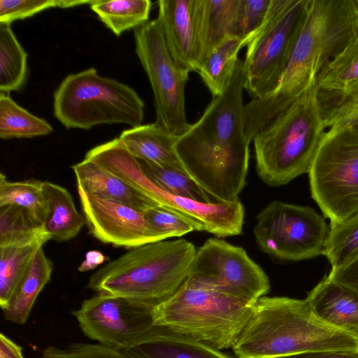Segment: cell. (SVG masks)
Masks as SVG:
<instances>
[{
	"label": "cell",
	"instance_id": "d590c367",
	"mask_svg": "<svg viewBox=\"0 0 358 358\" xmlns=\"http://www.w3.org/2000/svg\"><path fill=\"white\" fill-rule=\"evenodd\" d=\"M147 222L167 238L180 237L196 231L193 224L180 214L162 206L143 211Z\"/></svg>",
	"mask_w": 358,
	"mask_h": 358
},
{
	"label": "cell",
	"instance_id": "d4e9b609",
	"mask_svg": "<svg viewBox=\"0 0 358 358\" xmlns=\"http://www.w3.org/2000/svg\"><path fill=\"white\" fill-rule=\"evenodd\" d=\"M315 83L319 96L345 94L358 85V36L321 71Z\"/></svg>",
	"mask_w": 358,
	"mask_h": 358
},
{
	"label": "cell",
	"instance_id": "9a60e30c",
	"mask_svg": "<svg viewBox=\"0 0 358 358\" xmlns=\"http://www.w3.org/2000/svg\"><path fill=\"white\" fill-rule=\"evenodd\" d=\"M77 189L89 232L102 243L132 249L168 238L147 222L143 211Z\"/></svg>",
	"mask_w": 358,
	"mask_h": 358
},
{
	"label": "cell",
	"instance_id": "7c38bea8",
	"mask_svg": "<svg viewBox=\"0 0 358 358\" xmlns=\"http://www.w3.org/2000/svg\"><path fill=\"white\" fill-rule=\"evenodd\" d=\"M186 280L249 305L271 287L267 275L245 249L217 238L208 239L196 250Z\"/></svg>",
	"mask_w": 358,
	"mask_h": 358
},
{
	"label": "cell",
	"instance_id": "30bf717a",
	"mask_svg": "<svg viewBox=\"0 0 358 358\" xmlns=\"http://www.w3.org/2000/svg\"><path fill=\"white\" fill-rule=\"evenodd\" d=\"M135 51L150 81L155 123L179 136L190 124L185 111V90L189 72L173 61L157 17L134 29Z\"/></svg>",
	"mask_w": 358,
	"mask_h": 358
},
{
	"label": "cell",
	"instance_id": "ee69618b",
	"mask_svg": "<svg viewBox=\"0 0 358 358\" xmlns=\"http://www.w3.org/2000/svg\"><path fill=\"white\" fill-rule=\"evenodd\" d=\"M354 90H358V85L357 87H355L354 89H352V90L350 91H354ZM348 93V92H347Z\"/></svg>",
	"mask_w": 358,
	"mask_h": 358
},
{
	"label": "cell",
	"instance_id": "603a6c76",
	"mask_svg": "<svg viewBox=\"0 0 358 358\" xmlns=\"http://www.w3.org/2000/svg\"><path fill=\"white\" fill-rule=\"evenodd\" d=\"M248 41L236 36L224 38L206 57L198 72L213 97L221 95L234 73L240 50Z\"/></svg>",
	"mask_w": 358,
	"mask_h": 358
},
{
	"label": "cell",
	"instance_id": "44dd1931",
	"mask_svg": "<svg viewBox=\"0 0 358 358\" xmlns=\"http://www.w3.org/2000/svg\"><path fill=\"white\" fill-rule=\"evenodd\" d=\"M47 213L43 227L50 239L58 242L75 238L86 224L85 216L76 209L73 199L64 187L43 182Z\"/></svg>",
	"mask_w": 358,
	"mask_h": 358
},
{
	"label": "cell",
	"instance_id": "74e56055",
	"mask_svg": "<svg viewBox=\"0 0 358 358\" xmlns=\"http://www.w3.org/2000/svg\"><path fill=\"white\" fill-rule=\"evenodd\" d=\"M54 7L57 0H1L0 24H10Z\"/></svg>",
	"mask_w": 358,
	"mask_h": 358
},
{
	"label": "cell",
	"instance_id": "ffe728a7",
	"mask_svg": "<svg viewBox=\"0 0 358 358\" xmlns=\"http://www.w3.org/2000/svg\"><path fill=\"white\" fill-rule=\"evenodd\" d=\"M118 138L141 162L184 169L176 150L178 136L155 122L131 127Z\"/></svg>",
	"mask_w": 358,
	"mask_h": 358
},
{
	"label": "cell",
	"instance_id": "e575fe53",
	"mask_svg": "<svg viewBox=\"0 0 358 358\" xmlns=\"http://www.w3.org/2000/svg\"><path fill=\"white\" fill-rule=\"evenodd\" d=\"M271 1L240 0L233 36L245 38L248 43L264 22Z\"/></svg>",
	"mask_w": 358,
	"mask_h": 358
},
{
	"label": "cell",
	"instance_id": "83f0119b",
	"mask_svg": "<svg viewBox=\"0 0 358 358\" xmlns=\"http://www.w3.org/2000/svg\"><path fill=\"white\" fill-rule=\"evenodd\" d=\"M52 131V127L45 120L30 113L8 94L0 93L1 139L29 138L46 136Z\"/></svg>",
	"mask_w": 358,
	"mask_h": 358
},
{
	"label": "cell",
	"instance_id": "8992f818",
	"mask_svg": "<svg viewBox=\"0 0 358 358\" xmlns=\"http://www.w3.org/2000/svg\"><path fill=\"white\" fill-rule=\"evenodd\" d=\"M145 104L138 93L94 68L68 75L55 90L53 113L66 128L89 129L103 124L141 125Z\"/></svg>",
	"mask_w": 358,
	"mask_h": 358
},
{
	"label": "cell",
	"instance_id": "2e32d148",
	"mask_svg": "<svg viewBox=\"0 0 358 358\" xmlns=\"http://www.w3.org/2000/svg\"><path fill=\"white\" fill-rule=\"evenodd\" d=\"M157 6L173 61L183 70L198 71L203 58L204 0H159Z\"/></svg>",
	"mask_w": 358,
	"mask_h": 358
},
{
	"label": "cell",
	"instance_id": "6da1fadb",
	"mask_svg": "<svg viewBox=\"0 0 358 358\" xmlns=\"http://www.w3.org/2000/svg\"><path fill=\"white\" fill-rule=\"evenodd\" d=\"M244 83L239 59L226 90L213 97L176 144L185 171L216 202L237 199L245 184L250 141L245 129Z\"/></svg>",
	"mask_w": 358,
	"mask_h": 358
},
{
	"label": "cell",
	"instance_id": "60d3db41",
	"mask_svg": "<svg viewBox=\"0 0 358 358\" xmlns=\"http://www.w3.org/2000/svg\"><path fill=\"white\" fill-rule=\"evenodd\" d=\"M0 358H24L22 347L3 334H0Z\"/></svg>",
	"mask_w": 358,
	"mask_h": 358
},
{
	"label": "cell",
	"instance_id": "f546056e",
	"mask_svg": "<svg viewBox=\"0 0 358 358\" xmlns=\"http://www.w3.org/2000/svg\"><path fill=\"white\" fill-rule=\"evenodd\" d=\"M43 182L34 179L11 182L0 173V206L16 205L26 209L43 226L47 207Z\"/></svg>",
	"mask_w": 358,
	"mask_h": 358
},
{
	"label": "cell",
	"instance_id": "f1b7e54d",
	"mask_svg": "<svg viewBox=\"0 0 358 358\" xmlns=\"http://www.w3.org/2000/svg\"><path fill=\"white\" fill-rule=\"evenodd\" d=\"M239 5L240 0H204L203 62L224 38L233 36Z\"/></svg>",
	"mask_w": 358,
	"mask_h": 358
},
{
	"label": "cell",
	"instance_id": "7402d4cb",
	"mask_svg": "<svg viewBox=\"0 0 358 358\" xmlns=\"http://www.w3.org/2000/svg\"><path fill=\"white\" fill-rule=\"evenodd\" d=\"M52 270L51 260L43 247L40 248L9 303L3 309L6 320L17 324L27 321L38 296L50 280Z\"/></svg>",
	"mask_w": 358,
	"mask_h": 358
},
{
	"label": "cell",
	"instance_id": "836d02e7",
	"mask_svg": "<svg viewBox=\"0 0 358 358\" xmlns=\"http://www.w3.org/2000/svg\"><path fill=\"white\" fill-rule=\"evenodd\" d=\"M326 129L337 126L358 127V90L332 96H319Z\"/></svg>",
	"mask_w": 358,
	"mask_h": 358
},
{
	"label": "cell",
	"instance_id": "52a82bcc",
	"mask_svg": "<svg viewBox=\"0 0 358 358\" xmlns=\"http://www.w3.org/2000/svg\"><path fill=\"white\" fill-rule=\"evenodd\" d=\"M253 305L187 280L153 310L154 324L169 327L219 350L232 348Z\"/></svg>",
	"mask_w": 358,
	"mask_h": 358
},
{
	"label": "cell",
	"instance_id": "484cf974",
	"mask_svg": "<svg viewBox=\"0 0 358 358\" xmlns=\"http://www.w3.org/2000/svg\"><path fill=\"white\" fill-rule=\"evenodd\" d=\"M90 6L99 20L119 36L148 22L152 3L149 0H95Z\"/></svg>",
	"mask_w": 358,
	"mask_h": 358
},
{
	"label": "cell",
	"instance_id": "5bb4252c",
	"mask_svg": "<svg viewBox=\"0 0 358 358\" xmlns=\"http://www.w3.org/2000/svg\"><path fill=\"white\" fill-rule=\"evenodd\" d=\"M120 177L157 206L168 208L187 218L196 231H206L218 238L236 236L242 232L245 210L238 199L227 202L203 203L167 193L147 176L137 161L126 164Z\"/></svg>",
	"mask_w": 358,
	"mask_h": 358
},
{
	"label": "cell",
	"instance_id": "d6a6232c",
	"mask_svg": "<svg viewBox=\"0 0 358 358\" xmlns=\"http://www.w3.org/2000/svg\"><path fill=\"white\" fill-rule=\"evenodd\" d=\"M323 255L331 270L340 268L358 257V211L338 224H331Z\"/></svg>",
	"mask_w": 358,
	"mask_h": 358
},
{
	"label": "cell",
	"instance_id": "9c48e42d",
	"mask_svg": "<svg viewBox=\"0 0 358 358\" xmlns=\"http://www.w3.org/2000/svg\"><path fill=\"white\" fill-rule=\"evenodd\" d=\"M310 0H271L266 20L246 45L244 90L263 98L277 87L302 27Z\"/></svg>",
	"mask_w": 358,
	"mask_h": 358
},
{
	"label": "cell",
	"instance_id": "4dcf8cb0",
	"mask_svg": "<svg viewBox=\"0 0 358 358\" xmlns=\"http://www.w3.org/2000/svg\"><path fill=\"white\" fill-rule=\"evenodd\" d=\"M43 237L50 238L43 226L26 209L10 204L0 206V247L29 243Z\"/></svg>",
	"mask_w": 358,
	"mask_h": 358
},
{
	"label": "cell",
	"instance_id": "b9f144b4",
	"mask_svg": "<svg viewBox=\"0 0 358 358\" xmlns=\"http://www.w3.org/2000/svg\"><path fill=\"white\" fill-rule=\"evenodd\" d=\"M108 259L102 252L98 250H90L85 254V260L80 264L78 270L86 272L94 269Z\"/></svg>",
	"mask_w": 358,
	"mask_h": 358
},
{
	"label": "cell",
	"instance_id": "7a4b0ae2",
	"mask_svg": "<svg viewBox=\"0 0 358 358\" xmlns=\"http://www.w3.org/2000/svg\"><path fill=\"white\" fill-rule=\"evenodd\" d=\"M358 36L357 0H310L292 55L276 88L245 106L252 141L287 109L321 71Z\"/></svg>",
	"mask_w": 358,
	"mask_h": 358
},
{
	"label": "cell",
	"instance_id": "ab89813d",
	"mask_svg": "<svg viewBox=\"0 0 358 358\" xmlns=\"http://www.w3.org/2000/svg\"><path fill=\"white\" fill-rule=\"evenodd\" d=\"M276 358H358V351H311Z\"/></svg>",
	"mask_w": 358,
	"mask_h": 358
},
{
	"label": "cell",
	"instance_id": "ba28073f",
	"mask_svg": "<svg viewBox=\"0 0 358 358\" xmlns=\"http://www.w3.org/2000/svg\"><path fill=\"white\" fill-rule=\"evenodd\" d=\"M308 173L311 196L331 224L358 211V127L327 129Z\"/></svg>",
	"mask_w": 358,
	"mask_h": 358
},
{
	"label": "cell",
	"instance_id": "5b68a950",
	"mask_svg": "<svg viewBox=\"0 0 358 358\" xmlns=\"http://www.w3.org/2000/svg\"><path fill=\"white\" fill-rule=\"evenodd\" d=\"M326 131L314 83L253 138L259 178L276 187L308 173Z\"/></svg>",
	"mask_w": 358,
	"mask_h": 358
},
{
	"label": "cell",
	"instance_id": "277c9868",
	"mask_svg": "<svg viewBox=\"0 0 358 358\" xmlns=\"http://www.w3.org/2000/svg\"><path fill=\"white\" fill-rule=\"evenodd\" d=\"M196 252L192 243L182 238L132 248L92 274L87 287L155 308L185 282Z\"/></svg>",
	"mask_w": 358,
	"mask_h": 358
},
{
	"label": "cell",
	"instance_id": "cb8c5ba5",
	"mask_svg": "<svg viewBox=\"0 0 358 358\" xmlns=\"http://www.w3.org/2000/svg\"><path fill=\"white\" fill-rule=\"evenodd\" d=\"M50 240L0 247V306L4 309L27 273L38 249Z\"/></svg>",
	"mask_w": 358,
	"mask_h": 358
},
{
	"label": "cell",
	"instance_id": "3957f363",
	"mask_svg": "<svg viewBox=\"0 0 358 358\" xmlns=\"http://www.w3.org/2000/svg\"><path fill=\"white\" fill-rule=\"evenodd\" d=\"M238 358H276L311 351H358V331L319 318L306 299L262 296L232 348Z\"/></svg>",
	"mask_w": 358,
	"mask_h": 358
},
{
	"label": "cell",
	"instance_id": "d6986e66",
	"mask_svg": "<svg viewBox=\"0 0 358 358\" xmlns=\"http://www.w3.org/2000/svg\"><path fill=\"white\" fill-rule=\"evenodd\" d=\"M77 186L103 199L145 211L157 206L144 194L101 165L84 159L72 166Z\"/></svg>",
	"mask_w": 358,
	"mask_h": 358
},
{
	"label": "cell",
	"instance_id": "e0dca14e",
	"mask_svg": "<svg viewBox=\"0 0 358 358\" xmlns=\"http://www.w3.org/2000/svg\"><path fill=\"white\" fill-rule=\"evenodd\" d=\"M122 352L126 358H233L189 336L155 324Z\"/></svg>",
	"mask_w": 358,
	"mask_h": 358
},
{
	"label": "cell",
	"instance_id": "8d00e7d4",
	"mask_svg": "<svg viewBox=\"0 0 358 358\" xmlns=\"http://www.w3.org/2000/svg\"><path fill=\"white\" fill-rule=\"evenodd\" d=\"M40 358H126L122 352L100 343H73L66 347L48 346Z\"/></svg>",
	"mask_w": 358,
	"mask_h": 358
},
{
	"label": "cell",
	"instance_id": "1f68e13d",
	"mask_svg": "<svg viewBox=\"0 0 358 358\" xmlns=\"http://www.w3.org/2000/svg\"><path fill=\"white\" fill-rule=\"evenodd\" d=\"M139 162L147 176L167 193L203 203L215 202L185 169Z\"/></svg>",
	"mask_w": 358,
	"mask_h": 358
},
{
	"label": "cell",
	"instance_id": "4fadbf2b",
	"mask_svg": "<svg viewBox=\"0 0 358 358\" xmlns=\"http://www.w3.org/2000/svg\"><path fill=\"white\" fill-rule=\"evenodd\" d=\"M153 310L129 299L97 293L72 315L87 338L123 352L154 325Z\"/></svg>",
	"mask_w": 358,
	"mask_h": 358
},
{
	"label": "cell",
	"instance_id": "7bdbcfd3",
	"mask_svg": "<svg viewBox=\"0 0 358 358\" xmlns=\"http://www.w3.org/2000/svg\"><path fill=\"white\" fill-rule=\"evenodd\" d=\"M92 1H70V0H57V7L70 8L80 6L85 3L90 5Z\"/></svg>",
	"mask_w": 358,
	"mask_h": 358
},
{
	"label": "cell",
	"instance_id": "4316f807",
	"mask_svg": "<svg viewBox=\"0 0 358 358\" xmlns=\"http://www.w3.org/2000/svg\"><path fill=\"white\" fill-rule=\"evenodd\" d=\"M27 54L10 24H0V92L18 91L27 76Z\"/></svg>",
	"mask_w": 358,
	"mask_h": 358
},
{
	"label": "cell",
	"instance_id": "8fae6325",
	"mask_svg": "<svg viewBox=\"0 0 358 358\" xmlns=\"http://www.w3.org/2000/svg\"><path fill=\"white\" fill-rule=\"evenodd\" d=\"M256 220L253 229L256 242L268 255L300 261L324 254L330 229L314 209L274 201Z\"/></svg>",
	"mask_w": 358,
	"mask_h": 358
},
{
	"label": "cell",
	"instance_id": "ac0fdd59",
	"mask_svg": "<svg viewBox=\"0 0 358 358\" xmlns=\"http://www.w3.org/2000/svg\"><path fill=\"white\" fill-rule=\"evenodd\" d=\"M306 301L315 314L330 325L358 331V293L326 275Z\"/></svg>",
	"mask_w": 358,
	"mask_h": 358
},
{
	"label": "cell",
	"instance_id": "f35d334b",
	"mask_svg": "<svg viewBox=\"0 0 358 358\" xmlns=\"http://www.w3.org/2000/svg\"><path fill=\"white\" fill-rule=\"evenodd\" d=\"M328 277L358 293V257L340 268L331 270Z\"/></svg>",
	"mask_w": 358,
	"mask_h": 358
}]
</instances>
